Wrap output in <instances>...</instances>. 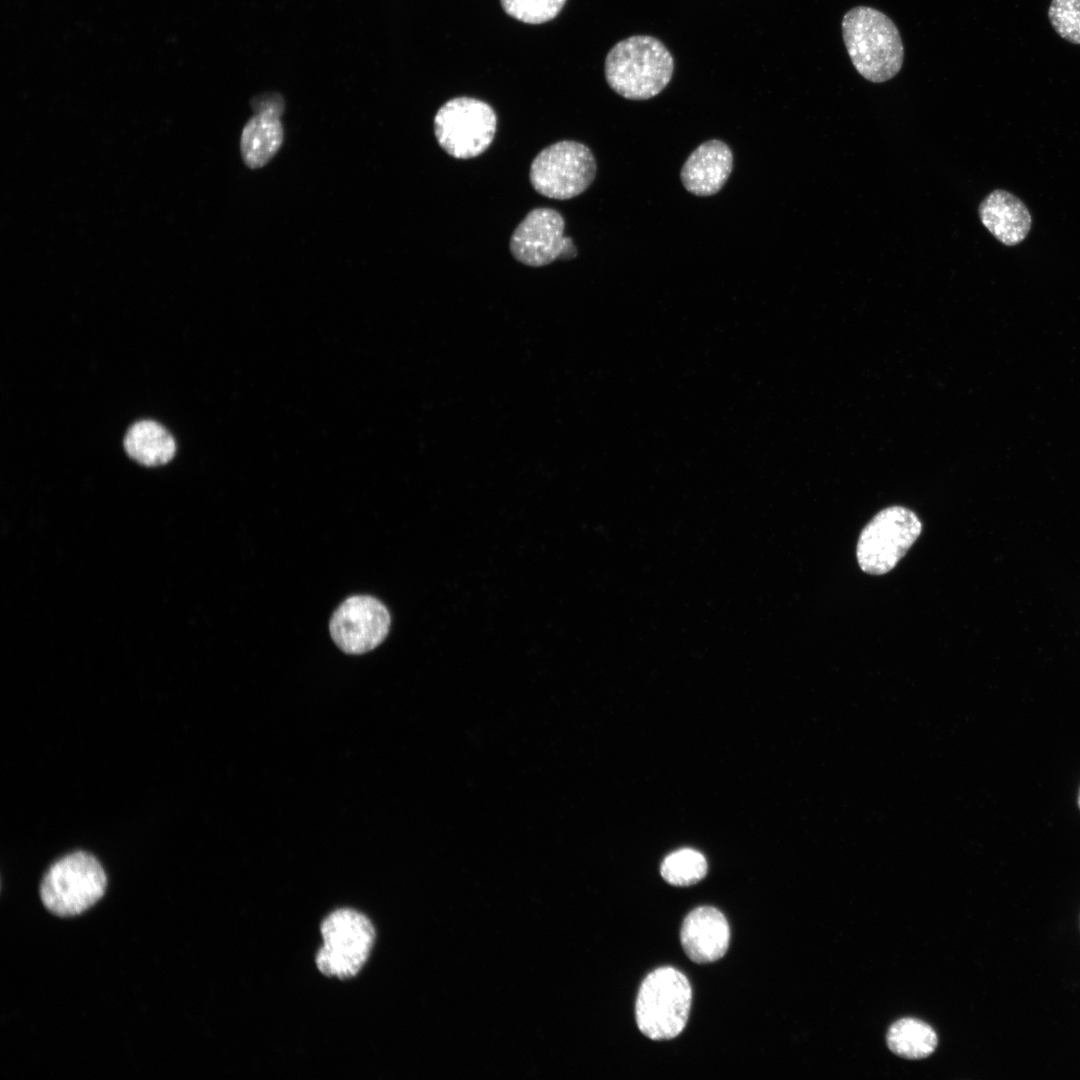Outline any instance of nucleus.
Segmentation results:
<instances>
[{
  "label": "nucleus",
  "instance_id": "f257e3e1",
  "mask_svg": "<svg viewBox=\"0 0 1080 1080\" xmlns=\"http://www.w3.org/2000/svg\"><path fill=\"white\" fill-rule=\"evenodd\" d=\"M841 26L847 53L863 78L882 83L899 73L904 46L889 16L873 7L856 6L845 13Z\"/></svg>",
  "mask_w": 1080,
  "mask_h": 1080
},
{
  "label": "nucleus",
  "instance_id": "f03ea898",
  "mask_svg": "<svg viewBox=\"0 0 1080 1080\" xmlns=\"http://www.w3.org/2000/svg\"><path fill=\"white\" fill-rule=\"evenodd\" d=\"M673 56L657 38L635 35L616 43L605 59L608 85L630 100H647L658 95L670 82Z\"/></svg>",
  "mask_w": 1080,
  "mask_h": 1080
},
{
  "label": "nucleus",
  "instance_id": "7ed1b4c3",
  "mask_svg": "<svg viewBox=\"0 0 1080 1080\" xmlns=\"http://www.w3.org/2000/svg\"><path fill=\"white\" fill-rule=\"evenodd\" d=\"M692 1001L686 976L673 967H661L643 980L635 1004V1018L642 1034L652 1040H669L685 1028Z\"/></svg>",
  "mask_w": 1080,
  "mask_h": 1080
},
{
  "label": "nucleus",
  "instance_id": "20e7f679",
  "mask_svg": "<svg viewBox=\"0 0 1080 1080\" xmlns=\"http://www.w3.org/2000/svg\"><path fill=\"white\" fill-rule=\"evenodd\" d=\"M106 887L107 876L100 862L87 852L76 851L50 866L40 885V897L51 913L71 917L92 907Z\"/></svg>",
  "mask_w": 1080,
  "mask_h": 1080
},
{
  "label": "nucleus",
  "instance_id": "39448f33",
  "mask_svg": "<svg viewBox=\"0 0 1080 1080\" xmlns=\"http://www.w3.org/2000/svg\"><path fill=\"white\" fill-rule=\"evenodd\" d=\"M433 126L439 146L448 155L470 159L485 152L492 143L497 116L494 109L482 100L456 97L439 108Z\"/></svg>",
  "mask_w": 1080,
  "mask_h": 1080
},
{
  "label": "nucleus",
  "instance_id": "423d86ee",
  "mask_svg": "<svg viewBox=\"0 0 1080 1080\" xmlns=\"http://www.w3.org/2000/svg\"><path fill=\"white\" fill-rule=\"evenodd\" d=\"M323 946L316 956L319 971L326 976L347 979L365 964L372 949L375 931L370 920L353 909L332 912L321 925Z\"/></svg>",
  "mask_w": 1080,
  "mask_h": 1080
},
{
  "label": "nucleus",
  "instance_id": "0eeeda50",
  "mask_svg": "<svg viewBox=\"0 0 1080 1080\" xmlns=\"http://www.w3.org/2000/svg\"><path fill=\"white\" fill-rule=\"evenodd\" d=\"M597 171L595 157L583 143L563 140L553 143L534 158L529 179L539 194L566 200L583 193Z\"/></svg>",
  "mask_w": 1080,
  "mask_h": 1080
},
{
  "label": "nucleus",
  "instance_id": "6e6552de",
  "mask_svg": "<svg viewBox=\"0 0 1080 1080\" xmlns=\"http://www.w3.org/2000/svg\"><path fill=\"white\" fill-rule=\"evenodd\" d=\"M922 523L911 510L891 506L878 512L860 533L856 556L862 571H891L918 539Z\"/></svg>",
  "mask_w": 1080,
  "mask_h": 1080
},
{
  "label": "nucleus",
  "instance_id": "1a4fd4ad",
  "mask_svg": "<svg viewBox=\"0 0 1080 1080\" xmlns=\"http://www.w3.org/2000/svg\"><path fill=\"white\" fill-rule=\"evenodd\" d=\"M565 221L552 208H535L515 228L510 239L512 256L524 265L540 267L556 259H571L577 249L564 235Z\"/></svg>",
  "mask_w": 1080,
  "mask_h": 1080
},
{
  "label": "nucleus",
  "instance_id": "9d476101",
  "mask_svg": "<svg viewBox=\"0 0 1080 1080\" xmlns=\"http://www.w3.org/2000/svg\"><path fill=\"white\" fill-rule=\"evenodd\" d=\"M390 624L389 611L379 600L368 595H355L334 611L329 630L334 643L343 652L356 655L380 645Z\"/></svg>",
  "mask_w": 1080,
  "mask_h": 1080
},
{
  "label": "nucleus",
  "instance_id": "9b49d317",
  "mask_svg": "<svg viewBox=\"0 0 1080 1080\" xmlns=\"http://www.w3.org/2000/svg\"><path fill=\"white\" fill-rule=\"evenodd\" d=\"M680 938L686 955L693 962L711 963L721 959L728 949L729 925L718 909L701 906L685 917Z\"/></svg>",
  "mask_w": 1080,
  "mask_h": 1080
},
{
  "label": "nucleus",
  "instance_id": "f8f14e48",
  "mask_svg": "<svg viewBox=\"0 0 1080 1080\" xmlns=\"http://www.w3.org/2000/svg\"><path fill=\"white\" fill-rule=\"evenodd\" d=\"M733 168V154L723 141L712 139L700 144L682 166L680 177L685 189L696 196H711L727 182Z\"/></svg>",
  "mask_w": 1080,
  "mask_h": 1080
},
{
  "label": "nucleus",
  "instance_id": "ddd939ff",
  "mask_svg": "<svg viewBox=\"0 0 1080 1080\" xmlns=\"http://www.w3.org/2000/svg\"><path fill=\"white\" fill-rule=\"evenodd\" d=\"M978 214L983 226L1006 246L1023 242L1032 227V216L1025 203L1003 189L990 192L979 204Z\"/></svg>",
  "mask_w": 1080,
  "mask_h": 1080
},
{
  "label": "nucleus",
  "instance_id": "4468645a",
  "mask_svg": "<svg viewBox=\"0 0 1080 1080\" xmlns=\"http://www.w3.org/2000/svg\"><path fill=\"white\" fill-rule=\"evenodd\" d=\"M280 117L273 112H256L245 124L240 149L249 168L266 165L280 149L284 137Z\"/></svg>",
  "mask_w": 1080,
  "mask_h": 1080
},
{
  "label": "nucleus",
  "instance_id": "2eb2a0df",
  "mask_svg": "<svg viewBox=\"0 0 1080 1080\" xmlns=\"http://www.w3.org/2000/svg\"><path fill=\"white\" fill-rule=\"evenodd\" d=\"M128 455L146 466H158L169 462L176 451L171 434L160 424L143 420L132 425L124 438Z\"/></svg>",
  "mask_w": 1080,
  "mask_h": 1080
},
{
  "label": "nucleus",
  "instance_id": "dca6fc26",
  "mask_svg": "<svg viewBox=\"0 0 1080 1080\" xmlns=\"http://www.w3.org/2000/svg\"><path fill=\"white\" fill-rule=\"evenodd\" d=\"M887 1045L900 1057L922 1059L935 1051L937 1035L929 1024L915 1018H903L889 1028Z\"/></svg>",
  "mask_w": 1080,
  "mask_h": 1080
},
{
  "label": "nucleus",
  "instance_id": "f3484780",
  "mask_svg": "<svg viewBox=\"0 0 1080 1080\" xmlns=\"http://www.w3.org/2000/svg\"><path fill=\"white\" fill-rule=\"evenodd\" d=\"M707 861L700 852L685 848L669 854L661 864L663 879L674 886H690L702 880L707 873Z\"/></svg>",
  "mask_w": 1080,
  "mask_h": 1080
},
{
  "label": "nucleus",
  "instance_id": "a211bd4d",
  "mask_svg": "<svg viewBox=\"0 0 1080 1080\" xmlns=\"http://www.w3.org/2000/svg\"><path fill=\"white\" fill-rule=\"evenodd\" d=\"M506 14L527 24H541L555 18L566 0H500Z\"/></svg>",
  "mask_w": 1080,
  "mask_h": 1080
},
{
  "label": "nucleus",
  "instance_id": "6ab92c4d",
  "mask_svg": "<svg viewBox=\"0 0 1080 1080\" xmlns=\"http://www.w3.org/2000/svg\"><path fill=\"white\" fill-rule=\"evenodd\" d=\"M1048 17L1061 38L1080 44V0H1052Z\"/></svg>",
  "mask_w": 1080,
  "mask_h": 1080
},
{
  "label": "nucleus",
  "instance_id": "aec40b11",
  "mask_svg": "<svg viewBox=\"0 0 1080 1080\" xmlns=\"http://www.w3.org/2000/svg\"><path fill=\"white\" fill-rule=\"evenodd\" d=\"M251 106L255 113L270 111L282 115L285 108V102L279 93L269 92L252 98Z\"/></svg>",
  "mask_w": 1080,
  "mask_h": 1080
},
{
  "label": "nucleus",
  "instance_id": "412c9836",
  "mask_svg": "<svg viewBox=\"0 0 1080 1080\" xmlns=\"http://www.w3.org/2000/svg\"><path fill=\"white\" fill-rule=\"evenodd\" d=\"M1078 806L1080 808V791H1079V795H1078Z\"/></svg>",
  "mask_w": 1080,
  "mask_h": 1080
}]
</instances>
